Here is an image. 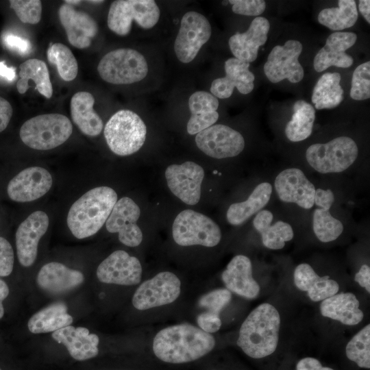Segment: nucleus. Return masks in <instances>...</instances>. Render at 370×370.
I'll use <instances>...</instances> for the list:
<instances>
[{
    "instance_id": "obj_56",
    "label": "nucleus",
    "mask_w": 370,
    "mask_h": 370,
    "mask_svg": "<svg viewBox=\"0 0 370 370\" xmlns=\"http://www.w3.org/2000/svg\"><path fill=\"white\" fill-rule=\"evenodd\" d=\"M1 370V369H0Z\"/></svg>"
},
{
    "instance_id": "obj_35",
    "label": "nucleus",
    "mask_w": 370,
    "mask_h": 370,
    "mask_svg": "<svg viewBox=\"0 0 370 370\" xmlns=\"http://www.w3.org/2000/svg\"><path fill=\"white\" fill-rule=\"evenodd\" d=\"M19 79L16 88L20 94H24L29 88V82L32 81L36 90L47 99L51 97L53 87L46 63L39 59H29L19 66Z\"/></svg>"
},
{
    "instance_id": "obj_20",
    "label": "nucleus",
    "mask_w": 370,
    "mask_h": 370,
    "mask_svg": "<svg viewBox=\"0 0 370 370\" xmlns=\"http://www.w3.org/2000/svg\"><path fill=\"white\" fill-rule=\"evenodd\" d=\"M58 16L71 45L85 49L91 45L98 32L97 23L92 16L66 3L60 7Z\"/></svg>"
},
{
    "instance_id": "obj_10",
    "label": "nucleus",
    "mask_w": 370,
    "mask_h": 370,
    "mask_svg": "<svg viewBox=\"0 0 370 370\" xmlns=\"http://www.w3.org/2000/svg\"><path fill=\"white\" fill-rule=\"evenodd\" d=\"M211 34L210 23L203 14L194 11L185 13L174 42L177 59L183 63L193 61Z\"/></svg>"
},
{
    "instance_id": "obj_3",
    "label": "nucleus",
    "mask_w": 370,
    "mask_h": 370,
    "mask_svg": "<svg viewBox=\"0 0 370 370\" xmlns=\"http://www.w3.org/2000/svg\"><path fill=\"white\" fill-rule=\"evenodd\" d=\"M117 201V194L108 186L92 188L71 206L66 218L73 235L79 239L95 234L106 223Z\"/></svg>"
},
{
    "instance_id": "obj_13",
    "label": "nucleus",
    "mask_w": 370,
    "mask_h": 370,
    "mask_svg": "<svg viewBox=\"0 0 370 370\" xmlns=\"http://www.w3.org/2000/svg\"><path fill=\"white\" fill-rule=\"evenodd\" d=\"M195 143L205 154L217 159L235 157L245 145L240 132L222 124L213 125L197 134Z\"/></svg>"
},
{
    "instance_id": "obj_24",
    "label": "nucleus",
    "mask_w": 370,
    "mask_h": 370,
    "mask_svg": "<svg viewBox=\"0 0 370 370\" xmlns=\"http://www.w3.org/2000/svg\"><path fill=\"white\" fill-rule=\"evenodd\" d=\"M221 278L227 290L246 299H255L260 293V286L252 275L251 262L246 256L233 257Z\"/></svg>"
},
{
    "instance_id": "obj_22",
    "label": "nucleus",
    "mask_w": 370,
    "mask_h": 370,
    "mask_svg": "<svg viewBox=\"0 0 370 370\" xmlns=\"http://www.w3.org/2000/svg\"><path fill=\"white\" fill-rule=\"evenodd\" d=\"M357 40L356 34L349 32H335L327 38L325 45L317 52L314 61V69L322 72L331 66L348 68L353 64L352 56L346 50L352 47Z\"/></svg>"
},
{
    "instance_id": "obj_41",
    "label": "nucleus",
    "mask_w": 370,
    "mask_h": 370,
    "mask_svg": "<svg viewBox=\"0 0 370 370\" xmlns=\"http://www.w3.org/2000/svg\"><path fill=\"white\" fill-rule=\"evenodd\" d=\"M350 97L354 100H365L370 97V62L358 66L354 70L351 84Z\"/></svg>"
},
{
    "instance_id": "obj_8",
    "label": "nucleus",
    "mask_w": 370,
    "mask_h": 370,
    "mask_svg": "<svg viewBox=\"0 0 370 370\" xmlns=\"http://www.w3.org/2000/svg\"><path fill=\"white\" fill-rule=\"evenodd\" d=\"M172 234L175 242L180 246L212 247L221 239L220 227L212 219L190 209L182 211L175 217Z\"/></svg>"
},
{
    "instance_id": "obj_38",
    "label": "nucleus",
    "mask_w": 370,
    "mask_h": 370,
    "mask_svg": "<svg viewBox=\"0 0 370 370\" xmlns=\"http://www.w3.org/2000/svg\"><path fill=\"white\" fill-rule=\"evenodd\" d=\"M337 8L322 10L318 15V21L331 30L340 32L352 27L358 18L356 1L340 0Z\"/></svg>"
},
{
    "instance_id": "obj_16",
    "label": "nucleus",
    "mask_w": 370,
    "mask_h": 370,
    "mask_svg": "<svg viewBox=\"0 0 370 370\" xmlns=\"http://www.w3.org/2000/svg\"><path fill=\"white\" fill-rule=\"evenodd\" d=\"M142 266L139 260L123 250H116L98 266V280L106 284L123 286L138 284L142 278Z\"/></svg>"
},
{
    "instance_id": "obj_52",
    "label": "nucleus",
    "mask_w": 370,
    "mask_h": 370,
    "mask_svg": "<svg viewBox=\"0 0 370 370\" xmlns=\"http://www.w3.org/2000/svg\"><path fill=\"white\" fill-rule=\"evenodd\" d=\"M8 286L3 280L0 279V319H1L4 314L3 301L8 296Z\"/></svg>"
},
{
    "instance_id": "obj_50",
    "label": "nucleus",
    "mask_w": 370,
    "mask_h": 370,
    "mask_svg": "<svg viewBox=\"0 0 370 370\" xmlns=\"http://www.w3.org/2000/svg\"><path fill=\"white\" fill-rule=\"evenodd\" d=\"M354 280L360 286L365 288L368 293H370V268L369 265L362 264L358 272L356 273Z\"/></svg>"
},
{
    "instance_id": "obj_27",
    "label": "nucleus",
    "mask_w": 370,
    "mask_h": 370,
    "mask_svg": "<svg viewBox=\"0 0 370 370\" xmlns=\"http://www.w3.org/2000/svg\"><path fill=\"white\" fill-rule=\"evenodd\" d=\"M84 280L83 273L64 264L51 262L43 265L38 273L36 282L42 290L60 294L79 286Z\"/></svg>"
},
{
    "instance_id": "obj_1",
    "label": "nucleus",
    "mask_w": 370,
    "mask_h": 370,
    "mask_svg": "<svg viewBox=\"0 0 370 370\" xmlns=\"http://www.w3.org/2000/svg\"><path fill=\"white\" fill-rule=\"evenodd\" d=\"M214 337L189 323L171 325L160 330L153 340L154 355L161 361L183 364L197 360L215 346Z\"/></svg>"
},
{
    "instance_id": "obj_44",
    "label": "nucleus",
    "mask_w": 370,
    "mask_h": 370,
    "mask_svg": "<svg viewBox=\"0 0 370 370\" xmlns=\"http://www.w3.org/2000/svg\"><path fill=\"white\" fill-rule=\"evenodd\" d=\"M232 11L237 14L245 16H258L262 14L266 8L263 0H231Z\"/></svg>"
},
{
    "instance_id": "obj_54",
    "label": "nucleus",
    "mask_w": 370,
    "mask_h": 370,
    "mask_svg": "<svg viewBox=\"0 0 370 370\" xmlns=\"http://www.w3.org/2000/svg\"><path fill=\"white\" fill-rule=\"evenodd\" d=\"M81 1H79V0H75V1H72V0H67V1H64V3H68V4H70V5H73V4H77L79 3H80Z\"/></svg>"
},
{
    "instance_id": "obj_21",
    "label": "nucleus",
    "mask_w": 370,
    "mask_h": 370,
    "mask_svg": "<svg viewBox=\"0 0 370 370\" xmlns=\"http://www.w3.org/2000/svg\"><path fill=\"white\" fill-rule=\"evenodd\" d=\"M249 67V63L235 58L227 59L224 64L225 76L212 81L211 94L217 98L226 99L232 95L234 87L242 94L251 92L255 77Z\"/></svg>"
},
{
    "instance_id": "obj_17",
    "label": "nucleus",
    "mask_w": 370,
    "mask_h": 370,
    "mask_svg": "<svg viewBox=\"0 0 370 370\" xmlns=\"http://www.w3.org/2000/svg\"><path fill=\"white\" fill-rule=\"evenodd\" d=\"M274 187L283 202L293 203L304 209L314 206L316 188L299 169H286L278 173Z\"/></svg>"
},
{
    "instance_id": "obj_31",
    "label": "nucleus",
    "mask_w": 370,
    "mask_h": 370,
    "mask_svg": "<svg viewBox=\"0 0 370 370\" xmlns=\"http://www.w3.org/2000/svg\"><path fill=\"white\" fill-rule=\"evenodd\" d=\"M95 98L86 91H79L71 100V114L74 123L88 136H97L103 130V123L94 110Z\"/></svg>"
},
{
    "instance_id": "obj_29",
    "label": "nucleus",
    "mask_w": 370,
    "mask_h": 370,
    "mask_svg": "<svg viewBox=\"0 0 370 370\" xmlns=\"http://www.w3.org/2000/svg\"><path fill=\"white\" fill-rule=\"evenodd\" d=\"M294 283L301 291L308 293L312 301H319L336 294L339 285L329 276L320 277L307 263L296 267L293 274Z\"/></svg>"
},
{
    "instance_id": "obj_14",
    "label": "nucleus",
    "mask_w": 370,
    "mask_h": 370,
    "mask_svg": "<svg viewBox=\"0 0 370 370\" xmlns=\"http://www.w3.org/2000/svg\"><path fill=\"white\" fill-rule=\"evenodd\" d=\"M168 187L172 193L188 205H195L200 200L203 168L191 161L171 164L165 171Z\"/></svg>"
},
{
    "instance_id": "obj_26",
    "label": "nucleus",
    "mask_w": 370,
    "mask_h": 370,
    "mask_svg": "<svg viewBox=\"0 0 370 370\" xmlns=\"http://www.w3.org/2000/svg\"><path fill=\"white\" fill-rule=\"evenodd\" d=\"M54 341L64 345L71 356L77 360H86L97 356L99 338L86 328L69 325L53 332Z\"/></svg>"
},
{
    "instance_id": "obj_15",
    "label": "nucleus",
    "mask_w": 370,
    "mask_h": 370,
    "mask_svg": "<svg viewBox=\"0 0 370 370\" xmlns=\"http://www.w3.org/2000/svg\"><path fill=\"white\" fill-rule=\"evenodd\" d=\"M140 215L139 206L133 199L123 197L117 200L106 222V230L118 233L119 240L128 247L138 246L143 241V233L137 225Z\"/></svg>"
},
{
    "instance_id": "obj_18",
    "label": "nucleus",
    "mask_w": 370,
    "mask_h": 370,
    "mask_svg": "<svg viewBox=\"0 0 370 370\" xmlns=\"http://www.w3.org/2000/svg\"><path fill=\"white\" fill-rule=\"evenodd\" d=\"M49 223L48 215L37 210L30 214L18 227L16 232V247L18 260L25 267L35 262L38 245L46 233Z\"/></svg>"
},
{
    "instance_id": "obj_28",
    "label": "nucleus",
    "mask_w": 370,
    "mask_h": 370,
    "mask_svg": "<svg viewBox=\"0 0 370 370\" xmlns=\"http://www.w3.org/2000/svg\"><path fill=\"white\" fill-rule=\"evenodd\" d=\"M217 97L206 91H197L188 99L190 116L187 123V132L190 135L197 134L212 126L219 119Z\"/></svg>"
},
{
    "instance_id": "obj_4",
    "label": "nucleus",
    "mask_w": 370,
    "mask_h": 370,
    "mask_svg": "<svg viewBox=\"0 0 370 370\" xmlns=\"http://www.w3.org/2000/svg\"><path fill=\"white\" fill-rule=\"evenodd\" d=\"M72 132V123L67 116L50 113L27 120L20 129L19 136L29 147L44 151L63 144L69 138Z\"/></svg>"
},
{
    "instance_id": "obj_43",
    "label": "nucleus",
    "mask_w": 370,
    "mask_h": 370,
    "mask_svg": "<svg viewBox=\"0 0 370 370\" xmlns=\"http://www.w3.org/2000/svg\"><path fill=\"white\" fill-rule=\"evenodd\" d=\"M232 293L227 288L211 291L200 297L198 305L208 312L220 315L221 312L232 300Z\"/></svg>"
},
{
    "instance_id": "obj_42",
    "label": "nucleus",
    "mask_w": 370,
    "mask_h": 370,
    "mask_svg": "<svg viewBox=\"0 0 370 370\" xmlns=\"http://www.w3.org/2000/svg\"><path fill=\"white\" fill-rule=\"evenodd\" d=\"M10 8L14 10L23 23L35 25L40 22L42 15V3L39 0H10Z\"/></svg>"
},
{
    "instance_id": "obj_2",
    "label": "nucleus",
    "mask_w": 370,
    "mask_h": 370,
    "mask_svg": "<svg viewBox=\"0 0 370 370\" xmlns=\"http://www.w3.org/2000/svg\"><path fill=\"white\" fill-rule=\"evenodd\" d=\"M280 322L279 312L275 306L269 303L260 304L243 322L238 346L252 358L272 354L278 345Z\"/></svg>"
},
{
    "instance_id": "obj_51",
    "label": "nucleus",
    "mask_w": 370,
    "mask_h": 370,
    "mask_svg": "<svg viewBox=\"0 0 370 370\" xmlns=\"http://www.w3.org/2000/svg\"><path fill=\"white\" fill-rule=\"evenodd\" d=\"M0 76L12 81L16 78V69L8 67L3 62H0Z\"/></svg>"
},
{
    "instance_id": "obj_40",
    "label": "nucleus",
    "mask_w": 370,
    "mask_h": 370,
    "mask_svg": "<svg viewBox=\"0 0 370 370\" xmlns=\"http://www.w3.org/2000/svg\"><path fill=\"white\" fill-rule=\"evenodd\" d=\"M347 357L359 367L370 368V324L358 332L345 347Z\"/></svg>"
},
{
    "instance_id": "obj_55",
    "label": "nucleus",
    "mask_w": 370,
    "mask_h": 370,
    "mask_svg": "<svg viewBox=\"0 0 370 370\" xmlns=\"http://www.w3.org/2000/svg\"><path fill=\"white\" fill-rule=\"evenodd\" d=\"M88 2L96 4L103 3V1H88Z\"/></svg>"
},
{
    "instance_id": "obj_33",
    "label": "nucleus",
    "mask_w": 370,
    "mask_h": 370,
    "mask_svg": "<svg viewBox=\"0 0 370 370\" xmlns=\"http://www.w3.org/2000/svg\"><path fill=\"white\" fill-rule=\"evenodd\" d=\"M272 192L273 186L269 182L257 185L247 200L229 206L226 213L227 222L234 226L243 224L269 203Z\"/></svg>"
},
{
    "instance_id": "obj_47",
    "label": "nucleus",
    "mask_w": 370,
    "mask_h": 370,
    "mask_svg": "<svg viewBox=\"0 0 370 370\" xmlns=\"http://www.w3.org/2000/svg\"><path fill=\"white\" fill-rule=\"evenodd\" d=\"M3 42L9 49L23 56L28 54L32 49L28 40L10 33L3 35Z\"/></svg>"
},
{
    "instance_id": "obj_36",
    "label": "nucleus",
    "mask_w": 370,
    "mask_h": 370,
    "mask_svg": "<svg viewBox=\"0 0 370 370\" xmlns=\"http://www.w3.org/2000/svg\"><path fill=\"white\" fill-rule=\"evenodd\" d=\"M340 82L341 75L338 73H325L319 77L311 98L317 109H331L341 103L344 91Z\"/></svg>"
},
{
    "instance_id": "obj_6",
    "label": "nucleus",
    "mask_w": 370,
    "mask_h": 370,
    "mask_svg": "<svg viewBox=\"0 0 370 370\" xmlns=\"http://www.w3.org/2000/svg\"><path fill=\"white\" fill-rule=\"evenodd\" d=\"M358 155L356 142L350 137L339 136L326 143L311 145L306 151V159L314 170L327 174L345 171Z\"/></svg>"
},
{
    "instance_id": "obj_11",
    "label": "nucleus",
    "mask_w": 370,
    "mask_h": 370,
    "mask_svg": "<svg viewBox=\"0 0 370 370\" xmlns=\"http://www.w3.org/2000/svg\"><path fill=\"white\" fill-rule=\"evenodd\" d=\"M180 292L178 277L172 272L163 271L143 282L134 293L132 302L137 310H149L173 303Z\"/></svg>"
},
{
    "instance_id": "obj_34",
    "label": "nucleus",
    "mask_w": 370,
    "mask_h": 370,
    "mask_svg": "<svg viewBox=\"0 0 370 370\" xmlns=\"http://www.w3.org/2000/svg\"><path fill=\"white\" fill-rule=\"evenodd\" d=\"M73 319L68 313L65 303L58 301L45 307L34 314L29 319L27 326L33 334L53 332L71 325Z\"/></svg>"
},
{
    "instance_id": "obj_19",
    "label": "nucleus",
    "mask_w": 370,
    "mask_h": 370,
    "mask_svg": "<svg viewBox=\"0 0 370 370\" xmlns=\"http://www.w3.org/2000/svg\"><path fill=\"white\" fill-rule=\"evenodd\" d=\"M53 179L45 168L31 166L16 175L8 183V197L16 202H29L45 195L51 188Z\"/></svg>"
},
{
    "instance_id": "obj_23",
    "label": "nucleus",
    "mask_w": 370,
    "mask_h": 370,
    "mask_svg": "<svg viewBox=\"0 0 370 370\" xmlns=\"http://www.w3.org/2000/svg\"><path fill=\"white\" fill-rule=\"evenodd\" d=\"M334 201V193L330 189H316L312 214V229L316 237L322 243L337 239L343 232V225L330 213Z\"/></svg>"
},
{
    "instance_id": "obj_30",
    "label": "nucleus",
    "mask_w": 370,
    "mask_h": 370,
    "mask_svg": "<svg viewBox=\"0 0 370 370\" xmlns=\"http://www.w3.org/2000/svg\"><path fill=\"white\" fill-rule=\"evenodd\" d=\"M360 303L352 293H336L323 299L320 304L321 314L347 325L358 324L364 314L359 308Z\"/></svg>"
},
{
    "instance_id": "obj_7",
    "label": "nucleus",
    "mask_w": 370,
    "mask_h": 370,
    "mask_svg": "<svg viewBox=\"0 0 370 370\" xmlns=\"http://www.w3.org/2000/svg\"><path fill=\"white\" fill-rule=\"evenodd\" d=\"M97 71L104 81L113 84H130L143 79L148 73L145 57L138 51L121 48L106 53Z\"/></svg>"
},
{
    "instance_id": "obj_5",
    "label": "nucleus",
    "mask_w": 370,
    "mask_h": 370,
    "mask_svg": "<svg viewBox=\"0 0 370 370\" xmlns=\"http://www.w3.org/2000/svg\"><path fill=\"white\" fill-rule=\"evenodd\" d=\"M103 133L110 149L118 156H125L142 147L146 139L147 127L136 113L121 110L108 121Z\"/></svg>"
},
{
    "instance_id": "obj_49",
    "label": "nucleus",
    "mask_w": 370,
    "mask_h": 370,
    "mask_svg": "<svg viewBox=\"0 0 370 370\" xmlns=\"http://www.w3.org/2000/svg\"><path fill=\"white\" fill-rule=\"evenodd\" d=\"M297 370H334L332 368L323 367L321 362L316 358L306 357L300 360L297 365Z\"/></svg>"
},
{
    "instance_id": "obj_53",
    "label": "nucleus",
    "mask_w": 370,
    "mask_h": 370,
    "mask_svg": "<svg viewBox=\"0 0 370 370\" xmlns=\"http://www.w3.org/2000/svg\"><path fill=\"white\" fill-rule=\"evenodd\" d=\"M359 10L368 23H370V1H359Z\"/></svg>"
},
{
    "instance_id": "obj_45",
    "label": "nucleus",
    "mask_w": 370,
    "mask_h": 370,
    "mask_svg": "<svg viewBox=\"0 0 370 370\" xmlns=\"http://www.w3.org/2000/svg\"><path fill=\"white\" fill-rule=\"evenodd\" d=\"M14 251L10 243L0 236V277L10 275L14 267Z\"/></svg>"
},
{
    "instance_id": "obj_9",
    "label": "nucleus",
    "mask_w": 370,
    "mask_h": 370,
    "mask_svg": "<svg viewBox=\"0 0 370 370\" xmlns=\"http://www.w3.org/2000/svg\"><path fill=\"white\" fill-rule=\"evenodd\" d=\"M160 15L155 1L117 0L110 6L107 23L112 32L124 36L130 33L132 21L142 28L150 29L156 25Z\"/></svg>"
},
{
    "instance_id": "obj_46",
    "label": "nucleus",
    "mask_w": 370,
    "mask_h": 370,
    "mask_svg": "<svg viewBox=\"0 0 370 370\" xmlns=\"http://www.w3.org/2000/svg\"><path fill=\"white\" fill-rule=\"evenodd\" d=\"M197 323L198 328L209 334L217 332L222 324L219 314L208 311L197 315Z\"/></svg>"
},
{
    "instance_id": "obj_39",
    "label": "nucleus",
    "mask_w": 370,
    "mask_h": 370,
    "mask_svg": "<svg viewBox=\"0 0 370 370\" xmlns=\"http://www.w3.org/2000/svg\"><path fill=\"white\" fill-rule=\"evenodd\" d=\"M47 56L48 61L56 66L60 77L66 82L75 79L78 73V64L71 49L60 42L51 43Z\"/></svg>"
},
{
    "instance_id": "obj_32",
    "label": "nucleus",
    "mask_w": 370,
    "mask_h": 370,
    "mask_svg": "<svg viewBox=\"0 0 370 370\" xmlns=\"http://www.w3.org/2000/svg\"><path fill=\"white\" fill-rule=\"evenodd\" d=\"M273 213L268 210L258 212L253 220L254 228L260 234L263 245L270 249H282L286 242L291 241L294 232L291 225L284 221H278L271 224Z\"/></svg>"
},
{
    "instance_id": "obj_37",
    "label": "nucleus",
    "mask_w": 370,
    "mask_h": 370,
    "mask_svg": "<svg viewBox=\"0 0 370 370\" xmlns=\"http://www.w3.org/2000/svg\"><path fill=\"white\" fill-rule=\"evenodd\" d=\"M315 110L305 101L299 100L293 106L291 120L285 127V134L292 142H299L308 138L312 132Z\"/></svg>"
},
{
    "instance_id": "obj_12",
    "label": "nucleus",
    "mask_w": 370,
    "mask_h": 370,
    "mask_svg": "<svg viewBox=\"0 0 370 370\" xmlns=\"http://www.w3.org/2000/svg\"><path fill=\"white\" fill-rule=\"evenodd\" d=\"M301 51V43L295 40H289L282 46L274 47L264 65V72L268 79L272 83L285 79L292 83L300 82L304 75L298 60Z\"/></svg>"
},
{
    "instance_id": "obj_48",
    "label": "nucleus",
    "mask_w": 370,
    "mask_h": 370,
    "mask_svg": "<svg viewBox=\"0 0 370 370\" xmlns=\"http://www.w3.org/2000/svg\"><path fill=\"white\" fill-rule=\"evenodd\" d=\"M12 113L13 110L9 101L0 97V132L8 127Z\"/></svg>"
},
{
    "instance_id": "obj_25",
    "label": "nucleus",
    "mask_w": 370,
    "mask_h": 370,
    "mask_svg": "<svg viewBox=\"0 0 370 370\" xmlns=\"http://www.w3.org/2000/svg\"><path fill=\"white\" fill-rule=\"evenodd\" d=\"M269 28V21L258 16L251 21L245 32L232 36L228 43L235 58L249 64L254 62L258 56L259 47L267 40Z\"/></svg>"
}]
</instances>
